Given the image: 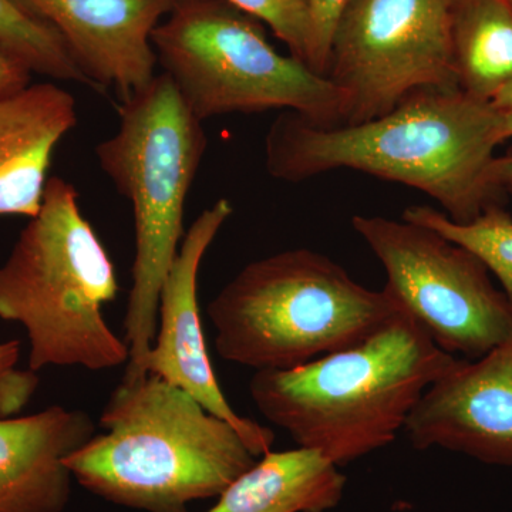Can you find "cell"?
I'll use <instances>...</instances> for the list:
<instances>
[{"label": "cell", "mask_w": 512, "mask_h": 512, "mask_svg": "<svg viewBox=\"0 0 512 512\" xmlns=\"http://www.w3.org/2000/svg\"><path fill=\"white\" fill-rule=\"evenodd\" d=\"M507 127L490 101L460 90L420 89L376 119L319 126L282 111L265 138L266 171L301 183L335 170H353L416 188L439 202L457 224L476 220L503 195L488 171Z\"/></svg>", "instance_id": "obj_1"}, {"label": "cell", "mask_w": 512, "mask_h": 512, "mask_svg": "<svg viewBox=\"0 0 512 512\" xmlns=\"http://www.w3.org/2000/svg\"><path fill=\"white\" fill-rule=\"evenodd\" d=\"M458 360L400 306L349 348L292 369L255 372L249 393L298 447L340 467L393 443L423 393Z\"/></svg>", "instance_id": "obj_2"}, {"label": "cell", "mask_w": 512, "mask_h": 512, "mask_svg": "<svg viewBox=\"0 0 512 512\" xmlns=\"http://www.w3.org/2000/svg\"><path fill=\"white\" fill-rule=\"evenodd\" d=\"M99 424L66 466L90 493L133 510L188 512L258 460L234 426L156 375L121 382Z\"/></svg>", "instance_id": "obj_3"}, {"label": "cell", "mask_w": 512, "mask_h": 512, "mask_svg": "<svg viewBox=\"0 0 512 512\" xmlns=\"http://www.w3.org/2000/svg\"><path fill=\"white\" fill-rule=\"evenodd\" d=\"M119 292L116 269L69 181L49 178L42 208L0 266V319L28 333L29 369L127 365L126 340L103 309Z\"/></svg>", "instance_id": "obj_4"}, {"label": "cell", "mask_w": 512, "mask_h": 512, "mask_svg": "<svg viewBox=\"0 0 512 512\" xmlns=\"http://www.w3.org/2000/svg\"><path fill=\"white\" fill-rule=\"evenodd\" d=\"M116 134L96 147L103 173L130 201L134 262L124 329L130 349L123 382L147 376L161 288L184 239V208L208 140L202 121L167 74L121 100Z\"/></svg>", "instance_id": "obj_5"}, {"label": "cell", "mask_w": 512, "mask_h": 512, "mask_svg": "<svg viewBox=\"0 0 512 512\" xmlns=\"http://www.w3.org/2000/svg\"><path fill=\"white\" fill-rule=\"evenodd\" d=\"M399 311L389 292L366 288L306 248L251 262L208 305L218 355L255 372L349 348Z\"/></svg>", "instance_id": "obj_6"}, {"label": "cell", "mask_w": 512, "mask_h": 512, "mask_svg": "<svg viewBox=\"0 0 512 512\" xmlns=\"http://www.w3.org/2000/svg\"><path fill=\"white\" fill-rule=\"evenodd\" d=\"M157 64L204 123L227 114L296 111L339 126L348 97L308 64L276 52L259 20L228 0H178L151 35Z\"/></svg>", "instance_id": "obj_7"}, {"label": "cell", "mask_w": 512, "mask_h": 512, "mask_svg": "<svg viewBox=\"0 0 512 512\" xmlns=\"http://www.w3.org/2000/svg\"><path fill=\"white\" fill-rule=\"evenodd\" d=\"M352 227L386 272L384 291L439 348L480 359L512 336V305L473 252L409 221L355 215Z\"/></svg>", "instance_id": "obj_8"}, {"label": "cell", "mask_w": 512, "mask_h": 512, "mask_svg": "<svg viewBox=\"0 0 512 512\" xmlns=\"http://www.w3.org/2000/svg\"><path fill=\"white\" fill-rule=\"evenodd\" d=\"M457 2L349 0L336 25L326 72L348 97L339 126L383 116L416 90H458Z\"/></svg>", "instance_id": "obj_9"}, {"label": "cell", "mask_w": 512, "mask_h": 512, "mask_svg": "<svg viewBox=\"0 0 512 512\" xmlns=\"http://www.w3.org/2000/svg\"><path fill=\"white\" fill-rule=\"evenodd\" d=\"M234 214L228 198L201 212L188 229L161 288L157 332L146 357L147 375H156L183 392L241 434L255 457L272 450L275 433L241 416L222 393L202 329L198 305V274L208 248Z\"/></svg>", "instance_id": "obj_10"}, {"label": "cell", "mask_w": 512, "mask_h": 512, "mask_svg": "<svg viewBox=\"0 0 512 512\" xmlns=\"http://www.w3.org/2000/svg\"><path fill=\"white\" fill-rule=\"evenodd\" d=\"M417 450L512 466V336L480 359H460L420 397L404 426Z\"/></svg>", "instance_id": "obj_11"}, {"label": "cell", "mask_w": 512, "mask_h": 512, "mask_svg": "<svg viewBox=\"0 0 512 512\" xmlns=\"http://www.w3.org/2000/svg\"><path fill=\"white\" fill-rule=\"evenodd\" d=\"M59 33L94 89L121 100L156 77L151 35L178 0H18Z\"/></svg>", "instance_id": "obj_12"}, {"label": "cell", "mask_w": 512, "mask_h": 512, "mask_svg": "<svg viewBox=\"0 0 512 512\" xmlns=\"http://www.w3.org/2000/svg\"><path fill=\"white\" fill-rule=\"evenodd\" d=\"M94 434L89 414L62 406L0 419V512H62L72 494L66 458Z\"/></svg>", "instance_id": "obj_13"}, {"label": "cell", "mask_w": 512, "mask_h": 512, "mask_svg": "<svg viewBox=\"0 0 512 512\" xmlns=\"http://www.w3.org/2000/svg\"><path fill=\"white\" fill-rule=\"evenodd\" d=\"M77 121L76 99L55 83L0 99V217L40 211L53 154Z\"/></svg>", "instance_id": "obj_14"}, {"label": "cell", "mask_w": 512, "mask_h": 512, "mask_svg": "<svg viewBox=\"0 0 512 512\" xmlns=\"http://www.w3.org/2000/svg\"><path fill=\"white\" fill-rule=\"evenodd\" d=\"M205 512H326L342 501L346 477L309 448L269 451Z\"/></svg>", "instance_id": "obj_15"}, {"label": "cell", "mask_w": 512, "mask_h": 512, "mask_svg": "<svg viewBox=\"0 0 512 512\" xmlns=\"http://www.w3.org/2000/svg\"><path fill=\"white\" fill-rule=\"evenodd\" d=\"M453 63L460 92L490 101L512 80V12L500 0H458Z\"/></svg>", "instance_id": "obj_16"}, {"label": "cell", "mask_w": 512, "mask_h": 512, "mask_svg": "<svg viewBox=\"0 0 512 512\" xmlns=\"http://www.w3.org/2000/svg\"><path fill=\"white\" fill-rule=\"evenodd\" d=\"M402 220L433 229L441 237L473 252L498 279L512 305V215L503 205L487 208L467 224H457L444 212L427 205L407 208Z\"/></svg>", "instance_id": "obj_17"}, {"label": "cell", "mask_w": 512, "mask_h": 512, "mask_svg": "<svg viewBox=\"0 0 512 512\" xmlns=\"http://www.w3.org/2000/svg\"><path fill=\"white\" fill-rule=\"evenodd\" d=\"M0 45L32 73L92 86L59 33L18 0H0Z\"/></svg>", "instance_id": "obj_18"}, {"label": "cell", "mask_w": 512, "mask_h": 512, "mask_svg": "<svg viewBox=\"0 0 512 512\" xmlns=\"http://www.w3.org/2000/svg\"><path fill=\"white\" fill-rule=\"evenodd\" d=\"M252 18L265 23L288 46L291 56L308 64L312 23L309 0H228Z\"/></svg>", "instance_id": "obj_19"}, {"label": "cell", "mask_w": 512, "mask_h": 512, "mask_svg": "<svg viewBox=\"0 0 512 512\" xmlns=\"http://www.w3.org/2000/svg\"><path fill=\"white\" fill-rule=\"evenodd\" d=\"M19 357V340L0 343V419L22 412L39 387L36 372L19 369Z\"/></svg>", "instance_id": "obj_20"}, {"label": "cell", "mask_w": 512, "mask_h": 512, "mask_svg": "<svg viewBox=\"0 0 512 512\" xmlns=\"http://www.w3.org/2000/svg\"><path fill=\"white\" fill-rule=\"evenodd\" d=\"M349 0H309L312 23V47L309 67L320 76L328 72L333 35Z\"/></svg>", "instance_id": "obj_21"}, {"label": "cell", "mask_w": 512, "mask_h": 512, "mask_svg": "<svg viewBox=\"0 0 512 512\" xmlns=\"http://www.w3.org/2000/svg\"><path fill=\"white\" fill-rule=\"evenodd\" d=\"M32 72L18 57L0 45V99L26 89L30 83Z\"/></svg>", "instance_id": "obj_22"}, {"label": "cell", "mask_w": 512, "mask_h": 512, "mask_svg": "<svg viewBox=\"0 0 512 512\" xmlns=\"http://www.w3.org/2000/svg\"><path fill=\"white\" fill-rule=\"evenodd\" d=\"M491 187L500 195L512 194V153L495 157L488 171Z\"/></svg>", "instance_id": "obj_23"}, {"label": "cell", "mask_w": 512, "mask_h": 512, "mask_svg": "<svg viewBox=\"0 0 512 512\" xmlns=\"http://www.w3.org/2000/svg\"><path fill=\"white\" fill-rule=\"evenodd\" d=\"M495 110L503 117L508 136L512 138V80L505 84L503 89L498 90L493 99L490 100Z\"/></svg>", "instance_id": "obj_24"}, {"label": "cell", "mask_w": 512, "mask_h": 512, "mask_svg": "<svg viewBox=\"0 0 512 512\" xmlns=\"http://www.w3.org/2000/svg\"><path fill=\"white\" fill-rule=\"evenodd\" d=\"M500 2H503L504 5L507 6V8L512 12V0H500Z\"/></svg>", "instance_id": "obj_25"}]
</instances>
